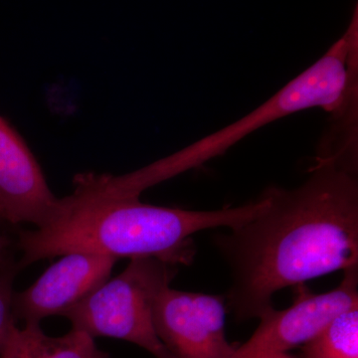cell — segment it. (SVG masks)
Wrapping results in <instances>:
<instances>
[{"instance_id":"obj_12","label":"cell","mask_w":358,"mask_h":358,"mask_svg":"<svg viewBox=\"0 0 358 358\" xmlns=\"http://www.w3.org/2000/svg\"><path fill=\"white\" fill-rule=\"evenodd\" d=\"M9 245V240L6 237L0 235V252H3Z\"/></svg>"},{"instance_id":"obj_10","label":"cell","mask_w":358,"mask_h":358,"mask_svg":"<svg viewBox=\"0 0 358 358\" xmlns=\"http://www.w3.org/2000/svg\"><path fill=\"white\" fill-rule=\"evenodd\" d=\"M305 358H358V307L334 317L303 345Z\"/></svg>"},{"instance_id":"obj_7","label":"cell","mask_w":358,"mask_h":358,"mask_svg":"<svg viewBox=\"0 0 358 358\" xmlns=\"http://www.w3.org/2000/svg\"><path fill=\"white\" fill-rule=\"evenodd\" d=\"M117 259L87 252H72L54 263L24 291L14 292V320L40 324L63 315L110 279Z\"/></svg>"},{"instance_id":"obj_1","label":"cell","mask_w":358,"mask_h":358,"mask_svg":"<svg viewBox=\"0 0 358 358\" xmlns=\"http://www.w3.org/2000/svg\"><path fill=\"white\" fill-rule=\"evenodd\" d=\"M265 193L260 214L216 240L232 271L227 301L239 320L260 319L280 289L357 267V173L315 162L299 187Z\"/></svg>"},{"instance_id":"obj_8","label":"cell","mask_w":358,"mask_h":358,"mask_svg":"<svg viewBox=\"0 0 358 358\" xmlns=\"http://www.w3.org/2000/svg\"><path fill=\"white\" fill-rule=\"evenodd\" d=\"M60 199L20 134L0 115V221L46 225Z\"/></svg>"},{"instance_id":"obj_3","label":"cell","mask_w":358,"mask_h":358,"mask_svg":"<svg viewBox=\"0 0 358 358\" xmlns=\"http://www.w3.org/2000/svg\"><path fill=\"white\" fill-rule=\"evenodd\" d=\"M358 6L343 34L324 55L248 115L138 171L113 176L115 192L140 197L152 186L223 155L257 129L301 110L320 108L333 119L357 110Z\"/></svg>"},{"instance_id":"obj_4","label":"cell","mask_w":358,"mask_h":358,"mask_svg":"<svg viewBox=\"0 0 358 358\" xmlns=\"http://www.w3.org/2000/svg\"><path fill=\"white\" fill-rule=\"evenodd\" d=\"M176 274L174 266L159 259H131L124 272L103 282L62 317L72 329L92 338L121 339L155 358H174L155 333L152 310L157 296Z\"/></svg>"},{"instance_id":"obj_5","label":"cell","mask_w":358,"mask_h":358,"mask_svg":"<svg viewBox=\"0 0 358 358\" xmlns=\"http://www.w3.org/2000/svg\"><path fill=\"white\" fill-rule=\"evenodd\" d=\"M358 268L345 271L338 288L327 293H308L303 285L293 305L282 310L271 308L260 317L255 333L236 348L231 358H267L305 345L341 313L358 307Z\"/></svg>"},{"instance_id":"obj_13","label":"cell","mask_w":358,"mask_h":358,"mask_svg":"<svg viewBox=\"0 0 358 358\" xmlns=\"http://www.w3.org/2000/svg\"><path fill=\"white\" fill-rule=\"evenodd\" d=\"M267 358H294L291 357V355H287L286 353H279V355H272V357H268Z\"/></svg>"},{"instance_id":"obj_2","label":"cell","mask_w":358,"mask_h":358,"mask_svg":"<svg viewBox=\"0 0 358 358\" xmlns=\"http://www.w3.org/2000/svg\"><path fill=\"white\" fill-rule=\"evenodd\" d=\"M74 186L70 195L60 199L55 215L46 225L20 233V270L72 252L187 265L194 256L193 234L212 228L235 229L255 218L268 204L263 193L250 203L220 210L155 206L141 202L140 197L101 192L87 173L75 176Z\"/></svg>"},{"instance_id":"obj_11","label":"cell","mask_w":358,"mask_h":358,"mask_svg":"<svg viewBox=\"0 0 358 358\" xmlns=\"http://www.w3.org/2000/svg\"><path fill=\"white\" fill-rule=\"evenodd\" d=\"M20 271L13 258L0 252V346L15 322L13 315V282Z\"/></svg>"},{"instance_id":"obj_6","label":"cell","mask_w":358,"mask_h":358,"mask_svg":"<svg viewBox=\"0 0 358 358\" xmlns=\"http://www.w3.org/2000/svg\"><path fill=\"white\" fill-rule=\"evenodd\" d=\"M222 296L167 286L152 310L155 333L174 358H231L236 348L225 336Z\"/></svg>"},{"instance_id":"obj_9","label":"cell","mask_w":358,"mask_h":358,"mask_svg":"<svg viewBox=\"0 0 358 358\" xmlns=\"http://www.w3.org/2000/svg\"><path fill=\"white\" fill-rule=\"evenodd\" d=\"M0 358H113L96 346L95 339L71 329L58 338L47 336L40 324L14 322L0 346Z\"/></svg>"}]
</instances>
